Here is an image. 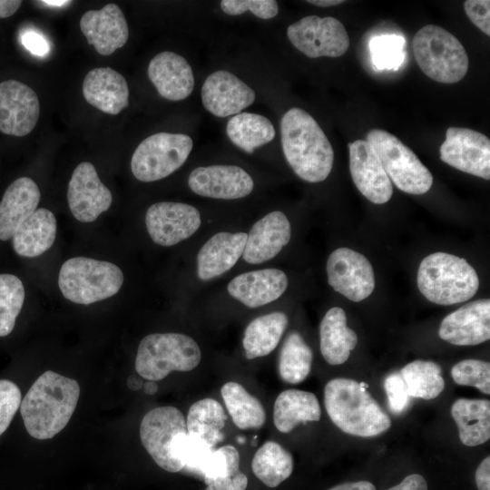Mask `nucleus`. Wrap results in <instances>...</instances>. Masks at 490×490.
<instances>
[{
	"mask_svg": "<svg viewBox=\"0 0 490 490\" xmlns=\"http://www.w3.org/2000/svg\"><path fill=\"white\" fill-rule=\"evenodd\" d=\"M79 396L80 386L76 380L52 370L43 373L20 405L28 434L39 440L54 437L68 424Z\"/></svg>",
	"mask_w": 490,
	"mask_h": 490,
	"instance_id": "f257e3e1",
	"label": "nucleus"
},
{
	"mask_svg": "<svg viewBox=\"0 0 490 490\" xmlns=\"http://www.w3.org/2000/svg\"><path fill=\"white\" fill-rule=\"evenodd\" d=\"M284 156L301 180L317 183L326 180L333 167L334 151L317 121L299 107L289 109L280 119Z\"/></svg>",
	"mask_w": 490,
	"mask_h": 490,
	"instance_id": "f03ea898",
	"label": "nucleus"
},
{
	"mask_svg": "<svg viewBox=\"0 0 490 490\" xmlns=\"http://www.w3.org/2000/svg\"><path fill=\"white\" fill-rule=\"evenodd\" d=\"M368 386L350 378L338 377L324 388V404L331 421L344 433L372 437L391 426L388 415L367 391Z\"/></svg>",
	"mask_w": 490,
	"mask_h": 490,
	"instance_id": "7ed1b4c3",
	"label": "nucleus"
},
{
	"mask_svg": "<svg viewBox=\"0 0 490 490\" xmlns=\"http://www.w3.org/2000/svg\"><path fill=\"white\" fill-rule=\"evenodd\" d=\"M417 287L429 301L453 305L469 300L479 288V279L465 259L446 252H435L421 261Z\"/></svg>",
	"mask_w": 490,
	"mask_h": 490,
	"instance_id": "20e7f679",
	"label": "nucleus"
},
{
	"mask_svg": "<svg viewBox=\"0 0 490 490\" xmlns=\"http://www.w3.org/2000/svg\"><path fill=\"white\" fill-rule=\"evenodd\" d=\"M414 57L422 72L442 83H455L467 73L469 60L460 41L436 24L418 30L412 42Z\"/></svg>",
	"mask_w": 490,
	"mask_h": 490,
	"instance_id": "39448f33",
	"label": "nucleus"
},
{
	"mask_svg": "<svg viewBox=\"0 0 490 490\" xmlns=\"http://www.w3.org/2000/svg\"><path fill=\"white\" fill-rule=\"evenodd\" d=\"M201 359L200 347L192 338L181 333H153L141 340L135 369L142 378L156 382L172 371L194 369Z\"/></svg>",
	"mask_w": 490,
	"mask_h": 490,
	"instance_id": "423d86ee",
	"label": "nucleus"
},
{
	"mask_svg": "<svg viewBox=\"0 0 490 490\" xmlns=\"http://www.w3.org/2000/svg\"><path fill=\"white\" fill-rule=\"evenodd\" d=\"M123 283V274L113 263L85 257L67 260L62 265L58 286L68 300L89 305L115 295Z\"/></svg>",
	"mask_w": 490,
	"mask_h": 490,
	"instance_id": "0eeeda50",
	"label": "nucleus"
},
{
	"mask_svg": "<svg viewBox=\"0 0 490 490\" xmlns=\"http://www.w3.org/2000/svg\"><path fill=\"white\" fill-rule=\"evenodd\" d=\"M389 180L402 191L424 194L433 184V176L414 152L397 136L381 129L367 135Z\"/></svg>",
	"mask_w": 490,
	"mask_h": 490,
	"instance_id": "6e6552de",
	"label": "nucleus"
},
{
	"mask_svg": "<svg viewBox=\"0 0 490 490\" xmlns=\"http://www.w3.org/2000/svg\"><path fill=\"white\" fill-rule=\"evenodd\" d=\"M192 139L184 133L157 132L145 138L135 149L131 170L143 182L166 178L187 161Z\"/></svg>",
	"mask_w": 490,
	"mask_h": 490,
	"instance_id": "1a4fd4ad",
	"label": "nucleus"
},
{
	"mask_svg": "<svg viewBox=\"0 0 490 490\" xmlns=\"http://www.w3.org/2000/svg\"><path fill=\"white\" fill-rule=\"evenodd\" d=\"M186 432L183 414L171 406L152 409L140 425L142 446L160 467L172 473L183 470L182 464L173 455L172 444L179 435Z\"/></svg>",
	"mask_w": 490,
	"mask_h": 490,
	"instance_id": "9d476101",
	"label": "nucleus"
},
{
	"mask_svg": "<svg viewBox=\"0 0 490 490\" xmlns=\"http://www.w3.org/2000/svg\"><path fill=\"white\" fill-rule=\"evenodd\" d=\"M287 36L297 50L309 58L339 57L349 46L345 26L330 16H304L288 26Z\"/></svg>",
	"mask_w": 490,
	"mask_h": 490,
	"instance_id": "9b49d317",
	"label": "nucleus"
},
{
	"mask_svg": "<svg viewBox=\"0 0 490 490\" xmlns=\"http://www.w3.org/2000/svg\"><path fill=\"white\" fill-rule=\"evenodd\" d=\"M326 270L328 284L351 301L367 299L375 289L371 263L363 254L351 249L338 248L332 251Z\"/></svg>",
	"mask_w": 490,
	"mask_h": 490,
	"instance_id": "f8f14e48",
	"label": "nucleus"
},
{
	"mask_svg": "<svg viewBox=\"0 0 490 490\" xmlns=\"http://www.w3.org/2000/svg\"><path fill=\"white\" fill-rule=\"evenodd\" d=\"M440 158L461 172L490 179V140L479 132L449 127L440 146Z\"/></svg>",
	"mask_w": 490,
	"mask_h": 490,
	"instance_id": "ddd939ff",
	"label": "nucleus"
},
{
	"mask_svg": "<svg viewBox=\"0 0 490 490\" xmlns=\"http://www.w3.org/2000/svg\"><path fill=\"white\" fill-rule=\"evenodd\" d=\"M201 223L200 211L192 205L160 201L150 206L145 225L152 241L160 246H173L193 235Z\"/></svg>",
	"mask_w": 490,
	"mask_h": 490,
	"instance_id": "4468645a",
	"label": "nucleus"
},
{
	"mask_svg": "<svg viewBox=\"0 0 490 490\" xmlns=\"http://www.w3.org/2000/svg\"><path fill=\"white\" fill-rule=\"evenodd\" d=\"M188 185L192 192L202 197L237 200L251 193L254 181L240 166L213 164L192 170L188 178Z\"/></svg>",
	"mask_w": 490,
	"mask_h": 490,
	"instance_id": "2eb2a0df",
	"label": "nucleus"
},
{
	"mask_svg": "<svg viewBox=\"0 0 490 490\" xmlns=\"http://www.w3.org/2000/svg\"><path fill=\"white\" fill-rule=\"evenodd\" d=\"M67 200L70 211L77 220L92 222L109 210L113 196L101 181L94 166L83 162L73 172L68 184Z\"/></svg>",
	"mask_w": 490,
	"mask_h": 490,
	"instance_id": "dca6fc26",
	"label": "nucleus"
},
{
	"mask_svg": "<svg viewBox=\"0 0 490 490\" xmlns=\"http://www.w3.org/2000/svg\"><path fill=\"white\" fill-rule=\"evenodd\" d=\"M40 114L34 91L16 80L0 83V131L7 135L24 136L35 127Z\"/></svg>",
	"mask_w": 490,
	"mask_h": 490,
	"instance_id": "f3484780",
	"label": "nucleus"
},
{
	"mask_svg": "<svg viewBox=\"0 0 490 490\" xmlns=\"http://www.w3.org/2000/svg\"><path fill=\"white\" fill-rule=\"evenodd\" d=\"M201 97L206 111L216 117L224 118L238 114L251 105L256 93L231 72L217 70L205 79Z\"/></svg>",
	"mask_w": 490,
	"mask_h": 490,
	"instance_id": "a211bd4d",
	"label": "nucleus"
},
{
	"mask_svg": "<svg viewBox=\"0 0 490 490\" xmlns=\"http://www.w3.org/2000/svg\"><path fill=\"white\" fill-rule=\"evenodd\" d=\"M348 148L349 171L358 190L375 204L387 202L393 187L374 148L364 140L349 143Z\"/></svg>",
	"mask_w": 490,
	"mask_h": 490,
	"instance_id": "6ab92c4d",
	"label": "nucleus"
},
{
	"mask_svg": "<svg viewBox=\"0 0 490 490\" xmlns=\"http://www.w3.org/2000/svg\"><path fill=\"white\" fill-rule=\"evenodd\" d=\"M438 335L456 346H474L490 338V300L465 304L442 320Z\"/></svg>",
	"mask_w": 490,
	"mask_h": 490,
	"instance_id": "aec40b11",
	"label": "nucleus"
},
{
	"mask_svg": "<svg viewBox=\"0 0 490 490\" xmlns=\"http://www.w3.org/2000/svg\"><path fill=\"white\" fill-rule=\"evenodd\" d=\"M80 28L88 44L102 55L112 54L122 47L129 37L125 16L115 4L84 13L80 20Z\"/></svg>",
	"mask_w": 490,
	"mask_h": 490,
	"instance_id": "412c9836",
	"label": "nucleus"
},
{
	"mask_svg": "<svg viewBox=\"0 0 490 490\" xmlns=\"http://www.w3.org/2000/svg\"><path fill=\"white\" fill-rule=\"evenodd\" d=\"M291 227L287 216L274 211L256 221L247 234L242 254L249 264H261L276 257L289 243Z\"/></svg>",
	"mask_w": 490,
	"mask_h": 490,
	"instance_id": "4be33fe9",
	"label": "nucleus"
},
{
	"mask_svg": "<svg viewBox=\"0 0 490 490\" xmlns=\"http://www.w3.org/2000/svg\"><path fill=\"white\" fill-rule=\"evenodd\" d=\"M147 74L158 93L169 101L188 98L194 88V74L188 61L174 52L164 51L150 61Z\"/></svg>",
	"mask_w": 490,
	"mask_h": 490,
	"instance_id": "5701e85b",
	"label": "nucleus"
},
{
	"mask_svg": "<svg viewBox=\"0 0 490 490\" xmlns=\"http://www.w3.org/2000/svg\"><path fill=\"white\" fill-rule=\"evenodd\" d=\"M288 283L284 271L268 268L236 276L229 282L227 290L246 307L255 309L277 300L287 289Z\"/></svg>",
	"mask_w": 490,
	"mask_h": 490,
	"instance_id": "b1692460",
	"label": "nucleus"
},
{
	"mask_svg": "<svg viewBox=\"0 0 490 490\" xmlns=\"http://www.w3.org/2000/svg\"><path fill=\"white\" fill-rule=\"evenodd\" d=\"M247 233L220 231L211 237L197 255V274L210 280L230 270L242 257Z\"/></svg>",
	"mask_w": 490,
	"mask_h": 490,
	"instance_id": "393cba45",
	"label": "nucleus"
},
{
	"mask_svg": "<svg viewBox=\"0 0 490 490\" xmlns=\"http://www.w3.org/2000/svg\"><path fill=\"white\" fill-rule=\"evenodd\" d=\"M83 94L89 104L109 114H118L129 104L125 78L110 67L91 70L84 77Z\"/></svg>",
	"mask_w": 490,
	"mask_h": 490,
	"instance_id": "a878e982",
	"label": "nucleus"
},
{
	"mask_svg": "<svg viewBox=\"0 0 490 490\" xmlns=\"http://www.w3.org/2000/svg\"><path fill=\"white\" fill-rule=\"evenodd\" d=\"M41 194L37 184L28 177L13 181L0 202V240L13 237L19 226L37 209Z\"/></svg>",
	"mask_w": 490,
	"mask_h": 490,
	"instance_id": "bb28decb",
	"label": "nucleus"
},
{
	"mask_svg": "<svg viewBox=\"0 0 490 490\" xmlns=\"http://www.w3.org/2000/svg\"><path fill=\"white\" fill-rule=\"evenodd\" d=\"M56 220L44 208L36 209L12 237L15 251L22 257L34 258L47 251L55 240Z\"/></svg>",
	"mask_w": 490,
	"mask_h": 490,
	"instance_id": "cd10ccee",
	"label": "nucleus"
},
{
	"mask_svg": "<svg viewBox=\"0 0 490 490\" xmlns=\"http://www.w3.org/2000/svg\"><path fill=\"white\" fill-rule=\"evenodd\" d=\"M320 351L329 365L345 363L358 344V336L347 326L345 311L338 307L329 309L319 326Z\"/></svg>",
	"mask_w": 490,
	"mask_h": 490,
	"instance_id": "c85d7f7f",
	"label": "nucleus"
},
{
	"mask_svg": "<svg viewBox=\"0 0 490 490\" xmlns=\"http://www.w3.org/2000/svg\"><path fill=\"white\" fill-rule=\"evenodd\" d=\"M320 416L318 400L311 392L287 389L274 403L273 423L281 433H289L300 423L318 421Z\"/></svg>",
	"mask_w": 490,
	"mask_h": 490,
	"instance_id": "c756f323",
	"label": "nucleus"
},
{
	"mask_svg": "<svg viewBox=\"0 0 490 490\" xmlns=\"http://www.w3.org/2000/svg\"><path fill=\"white\" fill-rule=\"evenodd\" d=\"M451 416L458 427L460 441L467 446L482 445L490 438V401L456 399Z\"/></svg>",
	"mask_w": 490,
	"mask_h": 490,
	"instance_id": "7c9ffc66",
	"label": "nucleus"
},
{
	"mask_svg": "<svg viewBox=\"0 0 490 490\" xmlns=\"http://www.w3.org/2000/svg\"><path fill=\"white\" fill-rule=\"evenodd\" d=\"M288 323L287 315L280 311L262 315L250 321L242 340L246 358L253 359L269 355L278 346Z\"/></svg>",
	"mask_w": 490,
	"mask_h": 490,
	"instance_id": "2f4dec72",
	"label": "nucleus"
},
{
	"mask_svg": "<svg viewBox=\"0 0 490 490\" xmlns=\"http://www.w3.org/2000/svg\"><path fill=\"white\" fill-rule=\"evenodd\" d=\"M226 133L233 144L248 153L269 143L276 135L270 120L254 113H240L230 117Z\"/></svg>",
	"mask_w": 490,
	"mask_h": 490,
	"instance_id": "473e14b6",
	"label": "nucleus"
},
{
	"mask_svg": "<svg viewBox=\"0 0 490 490\" xmlns=\"http://www.w3.org/2000/svg\"><path fill=\"white\" fill-rule=\"evenodd\" d=\"M227 415L215 399H201L189 409L186 420L187 433L204 440L212 448L224 438L221 429Z\"/></svg>",
	"mask_w": 490,
	"mask_h": 490,
	"instance_id": "72a5a7b5",
	"label": "nucleus"
},
{
	"mask_svg": "<svg viewBox=\"0 0 490 490\" xmlns=\"http://www.w3.org/2000/svg\"><path fill=\"white\" fill-rule=\"evenodd\" d=\"M220 393L232 421L239 428L258 429L264 425L266 414L262 404L242 385L227 382L222 386Z\"/></svg>",
	"mask_w": 490,
	"mask_h": 490,
	"instance_id": "f704fd0d",
	"label": "nucleus"
},
{
	"mask_svg": "<svg viewBox=\"0 0 490 490\" xmlns=\"http://www.w3.org/2000/svg\"><path fill=\"white\" fill-rule=\"evenodd\" d=\"M251 468L264 485L277 487L291 475L293 457L277 442L267 441L255 453Z\"/></svg>",
	"mask_w": 490,
	"mask_h": 490,
	"instance_id": "c9c22d12",
	"label": "nucleus"
},
{
	"mask_svg": "<svg viewBox=\"0 0 490 490\" xmlns=\"http://www.w3.org/2000/svg\"><path fill=\"white\" fill-rule=\"evenodd\" d=\"M410 397L433 399L445 388L441 367L433 361L415 360L400 371Z\"/></svg>",
	"mask_w": 490,
	"mask_h": 490,
	"instance_id": "e433bc0d",
	"label": "nucleus"
},
{
	"mask_svg": "<svg viewBox=\"0 0 490 490\" xmlns=\"http://www.w3.org/2000/svg\"><path fill=\"white\" fill-rule=\"evenodd\" d=\"M313 353L302 336L290 332L286 338L279 358V373L281 379L289 384H299L309 376Z\"/></svg>",
	"mask_w": 490,
	"mask_h": 490,
	"instance_id": "4c0bfd02",
	"label": "nucleus"
},
{
	"mask_svg": "<svg viewBox=\"0 0 490 490\" xmlns=\"http://www.w3.org/2000/svg\"><path fill=\"white\" fill-rule=\"evenodd\" d=\"M24 300V288L13 274H0V337L9 335Z\"/></svg>",
	"mask_w": 490,
	"mask_h": 490,
	"instance_id": "58836bf2",
	"label": "nucleus"
},
{
	"mask_svg": "<svg viewBox=\"0 0 490 490\" xmlns=\"http://www.w3.org/2000/svg\"><path fill=\"white\" fill-rule=\"evenodd\" d=\"M213 448L201 438L189 435L187 432L179 435L172 444V452L183 469L201 475Z\"/></svg>",
	"mask_w": 490,
	"mask_h": 490,
	"instance_id": "ea45409f",
	"label": "nucleus"
},
{
	"mask_svg": "<svg viewBox=\"0 0 490 490\" xmlns=\"http://www.w3.org/2000/svg\"><path fill=\"white\" fill-rule=\"evenodd\" d=\"M451 375L457 385L475 387L490 394V364L479 359H465L453 366Z\"/></svg>",
	"mask_w": 490,
	"mask_h": 490,
	"instance_id": "a19ab883",
	"label": "nucleus"
},
{
	"mask_svg": "<svg viewBox=\"0 0 490 490\" xmlns=\"http://www.w3.org/2000/svg\"><path fill=\"white\" fill-rule=\"evenodd\" d=\"M239 465L238 450L233 446L226 445L212 450L201 476L205 483L213 479L232 477L240 472Z\"/></svg>",
	"mask_w": 490,
	"mask_h": 490,
	"instance_id": "79ce46f5",
	"label": "nucleus"
},
{
	"mask_svg": "<svg viewBox=\"0 0 490 490\" xmlns=\"http://www.w3.org/2000/svg\"><path fill=\"white\" fill-rule=\"evenodd\" d=\"M404 39L390 35L373 39L370 44L373 64L378 69L397 68L404 59Z\"/></svg>",
	"mask_w": 490,
	"mask_h": 490,
	"instance_id": "37998d69",
	"label": "nucleus"
},
{
	"mask_svg": "<svg viewBox=\"0 0 490 490\" xmlns=\"http://www.w3.org/2000/svg\"><path fill=\"white\" fill-rule=\"evenodd\" d=\"M222 12L228 15H240L250 12L260 19H270L279 14V5L274 0H222Z\"/></svg>",
	"mask_w": 490,
	"mask_h": 490,
	"instance_id": "c03bdc74",
	"label": "nucleus"
},
{
	"mask_svg": "<svg viewBox=\"0 0 490 490\" xmlns=\"http://www.w3.org/2000/svg\"><path fill=\"white\" fill-rule=\"evenodd\" d=\"M21 402L19 387L10 380L0 379V436L10 426Z\"/></svg>",
	"mask_w": 490,
	"mask_h": 490,
	"instance_id": "a18cd8bd",
	"label": "nucleus"
},
{
	"mask_svg": "<svg viewBox=\"0 0 490 490\" xmlns=\"http://www.w3.org/2000/svg\"><path fill=\"white\" fill-rule=\"evenodd\" d=\"M390 410L395 414L402 413L409 404L405 381L398 372L388 375L384 382Z\"/></svg>",
	"mask_w": 490,
	"mask_h": 490,
	"instance_id": "49530a36",
	"label": "nucleus"
},
{
	"mask_svg": "<svg viewBox=\"0 0 490 490\" xmlns=\"http://www.w3.org/2000/svg\"><path fill=\"white\" fill-rule=\"evenodd\" d=\"M465 13L469 20L486 35H490V1L466 0Z\"/></svg>",
	"mask_w": 490,
	"mask_h": 490,
	"instance_id": "de8ad7c7",
	"label": "nucleus"
},
{
	"mask_svg": "<svg viewBox=\"0 0 490 490\" xmlns=\"http://www.w3.org/2000/svg\"><path fill=\"white\" fill-rule=\"evenodd\" d=\"M23 45L32 54L43 56L49 52V44L39 33L34 31H25L21 34Z\"/></svg>",
	"mask_w": 490,
	"mask_h": 490,
	"instance_id": "09e8293b",
	"label": "nucleus"
},
{
	"mask_svg": "<svg viewBox=\"0 0 490 490\" xmlns=\"http://www.w3.org/2000/svg\"><path fill=\"white\" fill-rule=\"evenodd\" d=\"M387 490H427V484L422 475L412 474L405 477L400 484Z\"/></svg>",
	"mask_w": 490,
	"mask_h": 490,
	"instance_id": "8fccbe9b",
	"label": "nucleus"
},
{
	"mask_svg": "<svg viewBox=\"0 0 490 490\" xmlns=\"http://www.w3.org/2000/svg\"><path fill=\"white\" fill-rule=\"evenodd\" d=\"M475 484L478 490H490V457H485L475 471Z\"/></svg>",
	"mask_w": 490,
	"mask_h": 490,
	"instance_id": "3c124183",
	"label": "nucleus"
},
{
	"mask_svg": "<svg viewBox=\"0 0 490 490\" xmlns=\"http://www.w3.org/2000/svg\"><path fill=\"white\" fill-rule=\"evenodd\" d=\"M328 490H376V487L369 481L362 480L340 484Z\"/></svg>",
	"mask_w": 490,
	"mask_h": 490,
	"instance_id": "603ef678",
	"label": "nucleus"
},
{
	"mask_svg": "<svg viewBox=\"0 0 490 490\" xmlns=\"http://www.w3.org/2000/svg\"><path fill=\"white\" fill-rule=\"evenodd\" d=\"M22 1L0 0V18H6L13 15L21 6Z\"/></svg>",
	"mask_w": 490,
	"mask_h": 490,
	"instance_id": "864d4df0",
	"label": "nucleus"
},
{
	"mask_svg": "<svg viewBox=\"0 0 490 490\" xmlns=\"http://www.w3.org/2000/svg\"><path fill=\"white\" fill-rule=\"evenodd\" d=\"M232 477L211 480L205 483L207 485L205 490H234L232 485Z\"/></svg>",
	"mask_w": 490,
	"mask_h": 490,
	"instance_id": "5fc2aeb1",
	"label": "nucleus"
},
{
	"mask_svg": "<svg viewBox=\"0 0 490 490\" xmlns=\"http://www.w3.org/2000/svg\"><path fill=\"white\" fill-rule=\"evenodd\" d=\"M247 485L248 478L243 473L239 472L232 477V485L234 490H245Z\"/></svg>",
	"mask_w": 490,
	"mask_h": 490,
	"instance_id": "6e6d98bb",
	"label": "nucleus"
},
{
	"mask_svg": "<svg viewBox=\"0 0 490 490\" xmlns=\"http://www.w3.org/2000/svg\"><path fill=\"white\" fill-rule=\"evenodd\" d=\"M143 380L142 377L132 375L127 379V386L132 391H137L142 388Z\"/></svg>",
	"mask_w": 490,
	"mask_h": 490,
	"instance_id": "4d7b16f0",
	"label": "nucleus"
},
{
	"mask_svg": "<svg viewBox=\"0 0 490 490\" xmlns=\"http://www.w3.org/2000/svg\"><path fill=\"white\" fill-rule=\"evenodd\" d=\"M343 2L344 1L342 0H309L307 1V3H309L317 6H320V7H329V6L342 4Z\"/></svg>",
	"mask_w": 490,
	"mask_h": 490,
	"instance_id": "13d9d810",
	"label": "nucleus"
},
{
	"mask_svg": "<svg viewBox=\"0 0 490 490\" xmlns=\"http://www.w3.org/2000/svg\"><path fill=\"white\" fill-rule=\"evenodd\" d=\"M142 389L146 395L152 396L158 391V385L155 381L147 380L143 383Z\"/></svg>",
	"mask_w": 490,
	"mask_h": 490,
	"instance_id": "bf43d9fd",
	"label": "nucleus"
},
{
	"mask_svg": "<svg viewBox=\"0 0 490 490\" xmlns=\"http://www.w3.org/2000/svg\"><path fill=\"white\" fill-rule=\"evenodd\" d=\"M41 3L45 4L47 5L62 6V5H64L66 4H70L71 1H67V0H45V1H41Z\"/></svg>",
	"mask_w": 490,
	"mask_h": 490,
	"instance_id": "052dcab7",
	"label": "nucleus"
}]
</instances>
